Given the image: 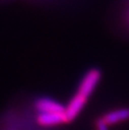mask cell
Wrapping results in <instances>:
<instances>
[{"label": "cell", "mask_w": 129, "mask_h": 130, "mask_svg": "<svg viewBox=\"0 0 129 130\" xmlns=\"http://www.w3.org/2000/svg\"><path fill=\"white\" fill-rule=\"evenodd\" d=\"M36 109L39 113H65V107L49 98H41L36 101Z\"/></svg>", "instance_id": "277c9868"}, {"label": "cell", "mask_w": 129, "mask_h": 130, "mask_svg": "<svg viewBox=\"0 0 129 130\" xmlns=\"http://www.w3.org/2000/svg\"><path fill=\"white\" fill-rule=\"evenodd\" d=\"M108 126L117 125L129 120V108H118L111 110L101 117Z\"/></svg>", "instance_id": "3957f363"}, {"label": "cell", "mask_w": 129, "mask_h": 130, "mask_svg": "<svg viewBox=\"0 0 129 130\" xmlns=\"http://www.w3.org/2000/svg\"><path fill=\"white\" fill-rule=\"evenodd\" d=\"M95 129L96 130H109V126L103 121L102 118L95 121Z\"/></svg>", "instance_id": "8992f818"}, {"label": "cell", "mask_w": 129, "mask_h": 130, "mask_svg": "<svg viewBox=\"0 0 129 130\" xmlns=\"http://www.w3.org/2000/svg\"><path fill=\"white\" fill-rule=\"evenodd\" d=\"M101 77H102V73L99 69L92 68V69L88 70L84 74V76L82 77V79L78 85L77 93L88 99L91 95V93L94 91L96 85L99 84V82L101 80Z\"/></svg>", "instance_id": "6da1fadb"}, {"label": "cell", "mask_w": 129, "mask_h": 130, "mask_svg": "<svg viewBox=\"0 0 129 130\" xmlns=\"http://www.w3.org/2000/svg\"><path fill=\"white\" fill-rule=\"evenodd\" d=\"M37 122L41 126L52 127L67 123V120L65 113H40L37 117Z\"/></svg>", "instance_id": "5b68a950"}, {"label": "cell", "mask_w": 129, "mask_h": 130, "mask_svg": "<svg viewBox=\"0 0 129 130\" xmlns=\"http://www.w3.org/2000/svg\"><path fill=\"white\" fill-rule=\"evenodd\" d=\"M87 100L88 99L82 96L81 94H79L77 92L72 96V99L70 100L68 105L65 107V117H66L67 123L73 121L79 115V113L84 108Z\"/></svg>", "instance_id": "7a4b0ae2"}, {"label": "cell", "mask_w": 129, "mask_h": 130, "mask_svg": "<svg viewBox=\"0 0 129 130\" xmlns=\"http://www.w3.org/2000/svg\"><path fill=\"white\" fill-rule=\"evenodd\" d=\"M127 19H128V22H129V11H128V14H127Z\"/></svg>", "instance_id": "52a82bcc"}]
</instances>
